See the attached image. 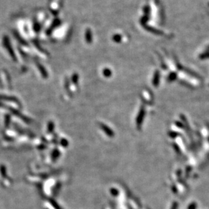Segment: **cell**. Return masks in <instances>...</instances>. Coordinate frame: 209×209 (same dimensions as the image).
I'll list each match as a JSON object with an SVG mask.
<instances>
[{"label": "cell", "instance_id": "obj_1", "mask_svg": "<svg viewBox=\"0 0 209 209\" xmlns=\"http://www.w3.org/2000/svg\"><path fill=\"white\" fill-rule=\"evenodd\" d=\"M3 44L5 48H6V50H8V52H9L10 55L11 56L12 58L14 61H16V58L15 53H14V50H13V48L11 46V44H10L9 38H8L7 36H5L4 38H3Z\"/></svg>", "mask_w": 209, "mask_h": 209}]
</instances>
